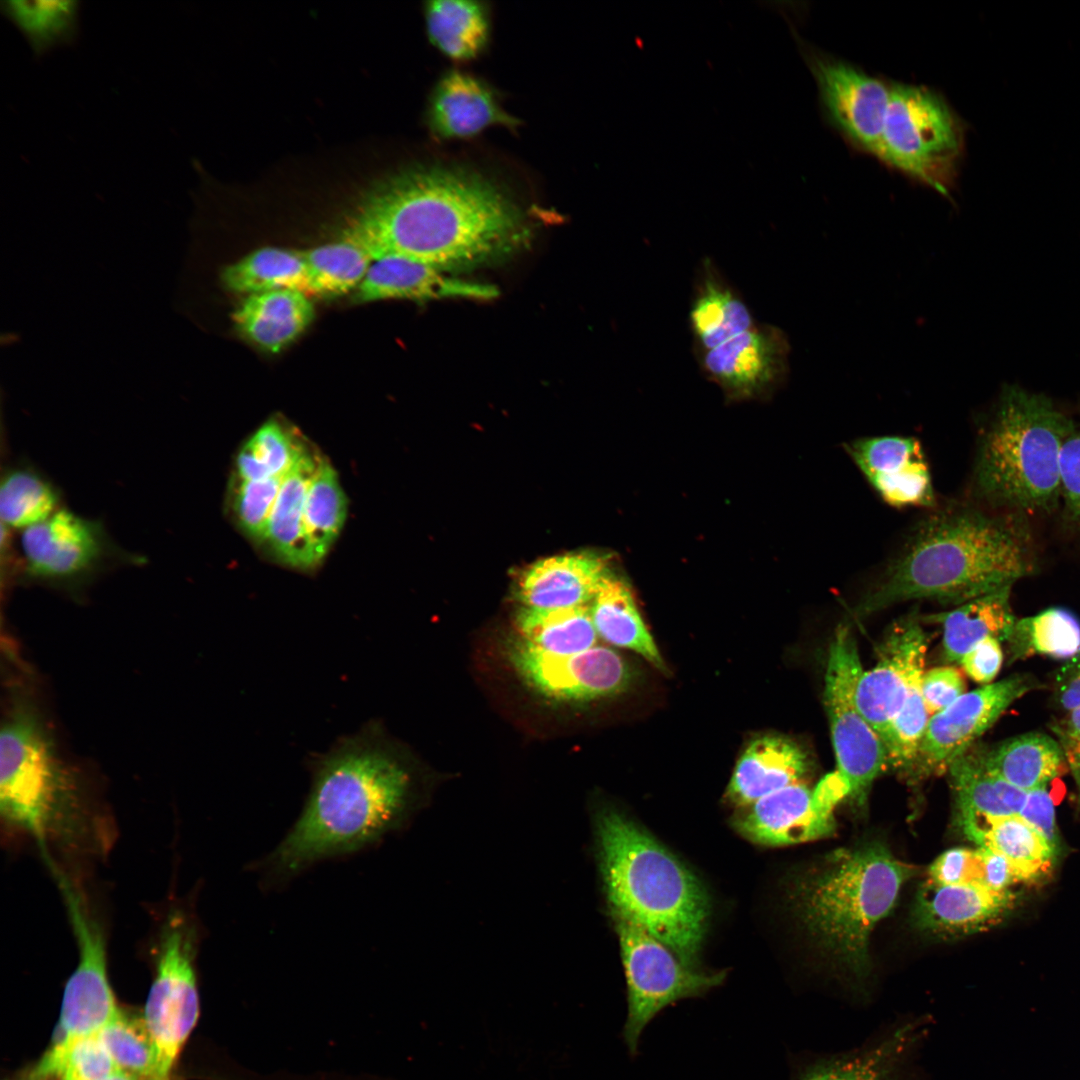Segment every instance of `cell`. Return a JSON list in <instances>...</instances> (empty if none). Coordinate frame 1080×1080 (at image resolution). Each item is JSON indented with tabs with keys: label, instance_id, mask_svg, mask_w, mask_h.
I'll use <instances>...</instances> for the list:
<instances>
[{
	"label": "cell",
	"instance_id": "cell-1",
	"mask_svg": "<svg viewBox=\"0 0 1080 1080\" xmlns=\"http://www.w3.org/2000/svg\"><path fill=\"white\" fill-rule=\"evenodd\" d=\"M528 235L522 210L495 182L470 169L431 165L376 190L342 239L373 261L400 257L443 271L504 256Z\"/></svg>",
	"mask_w": 1080,
	"mask_h": 1080
},
{
	"label": "cell",
	"instance_id": "cell-2",
	"mask_svg": "<svg viewBox=\"0 0 1080 1080\" xmlns=\"http://www.w3.org/2000/svg\"><path fill=\"white\" fill-rule=\"evenodd\" d=\"M311 786L296 822L252 864L265 888L312 865L376 845L403 818L413 778L372 720L310 760Z\"/></svg>",
	"mask_w": 1080,
	"mask_h": 1080
},
{
	"label": "cell",
	"instance_id": "cell-3",
	"mask_svg": "<svg viewBox=\"0 0 1080 1080\" xmlns=\"http://www.w3.org/2000/svg\"><path fill=\"white\" fill-rule=\"evenodd\" d=\"M1034 568L1030 536L1022 522L949 504L913 527L854 612L864 617L916 599L957 606L1012 586Z\"/></svg>",
	"mask_w": 1080,
	"mask_h": 1080
},
{
	"label": "cell",
	"instance_id": "cell-4",
	"mask_svg": "<svg viewBox=\"0 0 1080 1080\" xmlns=\"http://www.w3.org/2000/svg\"><path fill=\"white\" fill-rule=\"evenodd\" d=\"M601 869L611 912L642 926L696 968L709 917L700 881L669 850L613 810L597 823Z\"/></svg>",
	"mask_w": 1080,
	"mask_h": 1080
},
{
	"label": "cell",
	"instance_id": "cell-5",
	"mask_svg": "<svg viewBox=\"0 0 1080 1080\" xmlns=\"http://www.w3.org/2000/svg\"><path fill=\"white\" fill-rule=\"evenodd\" d=\"M1073 424L1045 395L1006 386L977 452V494L993 506L1053 508L1061 497L1060 452Z\"/></svg>",
	"mask_w": 1080,
	"mask_h": 1080
},
{
	"label": "cell",
	"instance_id": "cell-6",
	"mask_svg": "<svg viewBox=\"0 0 1080 1080\" xmlns=\"http://www.w3.org/2000/svg\"><path fill=\"white\" fill-rule=\"evenodd\" d=\"M912 874L878 842L839 850L797 888L801 917L831 957L856 978L865 977L872 929Z\"/></svg>",
	"mask_w": 1080,
	"mask_h": 1080
},
{
	"label": "cell",
	"instance_id": "cell-7",
	"mask_svg": "<svg viewBox=\"0 0 1080 1080\" xmlns=\"http://www.w3.org/2000/svg\"><path fill=\"white\" fill-rule=\"evenodd\" d=\"M964 128L942 96L927 87L891 84L876 155L950 197L964 151Z\"/></svg>",
	"mask_w": 1080,
	"mask_h": 1080
},
{
	"label": "cell",
	"instance_id": "cell-8",
	"mask_svg": "<svg viewBox=\"0 0 1080 1080\" xmlns=\"http://www.w3.org/2000/svg\"><path fill=\"white\" fill-rule=\"evenodd\" d=\"M0 807L9 824L43 843L54 833L70 784L37 721L11 716L0 735Z\"/></svg>",
	"mask_w": 1080,
	"mask_h": 1080
},
{
	"label": "cell",
	"instance_id": "cell-9",
	"mask_svg": "<svg viewBox=\"0 0 1080 1080\" xmlns=\"http://www.w3.org/2000/svg\"><path fill=\"white\" fill-rule=\"evenodd\" d=\"M195 944L192 922L181 911L169 913L160 930L155 976L143 1014L157 1054L152 1080H170L176 1060L199 1017Z\"/></svg>",
	"mask_w": 1080,
	"mask_h": 1080
},
{
	"label": "cell",
	"instance_id": "cell-10",
	"mask_svg": "<svg viewBox=\"0 0 1080 1080\" xmlns=\"http://www.w3.org/2000/svg\"><path fill=\"white\" fill-rule=\"evenodd\" d=\"M628 987L624 1039L635 1053L646 1025L669 1004L720 985L724 972L685 965L664 943L626 916L612 912Z\"/></svg>",
	"mask_w": 1080,
	"mask_h": 1080
},
{
	"label": "cell",
	"instance_id": "cell-11",
	"mask_svg": "<svg viewBox=\"0 0 1080 1080\" xmlns=\"http://www.w3.org/2000/svg\"><path fill=\"white\" fill-rule=\"evenodd\" d=\"M863 669L855 638L847 625L837 627L829 647L824 685L837 771L850 788V796L864 799L874 779L889 768L885 746L862 716L855 690Z\"/></svg>",
	"mask_w": 1080,
	"mask_h": 1080
},
{
	"label": "cell",
	"instance_id": "cell-12",
	"mask_svg": "<svg viewBox=\"0 0 1080 1080\" xmlns=\"http://www.w3.org/2000/svg\"><path fill=\"white\" fill-rule=\"evenodd\" d=\"M64 888L79 948L78 964L66 983L56 1040L40 1060L50 1061L72 1043L99 1032L121 1011L111 988L102 928L85 901L68 884Z\"/></svg>",
	"mask_w": 1080,
	"mask_h": 1080
},
{
	"label": "cell",
	"instance_id": "cell-13",
	"mask_svg": "<svg viewBox=\"0 0 1080 1080\" xmlns=\"http://www.w3.org/2000/svg\"><path fill=\"white\" fill-rule=\"evenodd\" d=\"M1035 686L1030 676L1012 675L966 692L932 715L908 775L920 779L948 771L1014 701Z\"/></svg>",
	"mask_w": 1080,
	"mask_h": 1080
},
{
	"label": "cell",
	"instance_id": "cell-14",
	"mask_svg": "<svg viewBox=\"0 0 1080 1080\" xmlns=\"http://www.w3.org/2000/svg\"><path fill=\"white\" fill-rule=\"evenodd\" d=\"M847 796L849 785L835 771L814 789L800 782L757 800L734 824L743 836L758 844L781 846L814 840L834 831L833 810Z\"/></svg>",
	"mask_w": 1080,
	"mask_h": 1080
},
{
	"label": "cell",
	"instance_id": "cell-15",
	"mask_svg": "<svg viewBox=\"0 0 1080 1080\" xmlns=\"http://www.w3.org/2000/svg\"><path fill=\"white\" fill-rule=\"evenodd\" d=\"M510 657L530 686L558 701L587 702L614 696L628 689L634 680L629 663L607 646L554 656L518 640L511 647Z\"/></svg>",
	"mask_w": 1080,
	"mask_h": 1080
},
{
	"label": "cell",
	"instance_id": "cell-16",
	"mask_svg": "<svg viewBox=\"0 0 1080 1080\" xmlns=\"http://www.w3.org/2000/svg\"><path fill=\"white\" fill-rule=\"evenodd\" d=\"M790 351L789 339L781 328L758 322L695 357L703 376L729 399L744 400L768 396L785 382Z\"/></svg>",
	"mask_w": 1080,
	"mask_h": 1080
},
{
	"label": "cell",
	"instance_id": "cell-17",
	"mask_svg": "<svg viewBox=\"0 0 1080 1080\" xmlns=\"http://www.w3.org/2000/svg\"><path fill=\"white\" fill-rule=\"evenodd\" d=\"M807 56L833 124L858 148L876 155L891 85L842 60L816 53Z\"/></svg>",
	"mask_w": 1080,
	"mask_h": 1080
},
{
	"label": "cell",
	"instance_id": "cell-18",
	"mask_svg": "<svg viewBox=\"0 0 1080 1080\" xmlns=\"http://www.w3.org/2000/svg\"><path fill=\"white\" fill-rule=\"evenodd\" d=\"M20 545L25 571L33 578L54 582L90 575L110 552L99 522L64 508L22 530Z\"/></svg>",
	"mask_w": 1080,
	"mask_h": 1080
},
{
	"label": "cell",
	"instance_id": "cell-19",
	"mask_svg": "<svg viewBox=\"0 0 1080 1080\" xmlns=\"http://www.w3.org/2000/svg\"><path fill=\"white\" fill-rule=\"evenodd\" d=\"M926 650V634L911 613L893 625L879 649L876 665L863 670L858 678L856 705L882 742L903 706L915 675L923 671Z\"/></svg>",
	"mask_w": 1080,
	"mask_h": 1080
},
{
	"label": "cell",
	"instance_id": "cell-20",
	"mask_svg": "<svg viewBox=\"0 0 1080 1080\" xmlns=\"http://www.w3.org/2000/svg\"><path fill=\"white\" fill-rule=\"evenodd\" d=\"M871 487L896 507H936L929 465L921 443L911 436H875L844 445Z\"/></svg>",
	"mask_w": 1080,
	"mask_h": 1080
},
{
	"label": "cell",
	"instance_id": "cell-21",
	"mask_svg": "<svg viewBox=\"0 0 1080 1080\" xmlns=\"http://www.w3.org/2000/svg\"><path fill=\"white\" fill-rule=\"evenodd\" d=\"M609 572L607 559L594 552L553 556L523 571L517 596L522 608L531 610L590 605Z\"/></svg>",
	"mask_w": 1080,
	"mask_h": 1080
},
{
	"label": "cell",
	"instance_id": "cell-22",
	"mask_svg": "<svg viewBox=\"0 0 1080 1080\" xmlns=\"http://www.w3.org/2000/svg\"><path fill=\"white\" fill-rule=\"evenodd\" d=\"M1011 904L1009 892H996L981 883L938 885L927 881L915 908L918 925L939 936H959L983 929Z\"/></svg>",
	"mask_w": 1080,
	"mask_h": 1080
},
{
	"label": "cell",
	"instance_id": "cell-23",
	"mask_svg": "<svg viewBox=\"0 0 1080 1080\" xmlns=\"http://www.w3.org/2000/svg\"><path fill=\"white\" fill-rule=\"evenodd\" d=\"M688 323L693 351L697 355L751 329L758 322L744 298L713 260L704 257L697 268Z\"/></svg>",
	"mask_w": 1080,
	"mask_h": 1080
},
{
	"label": "cell",
	"instance_id": "cell-24",
	"mask_svg": "<svg viewBox=\"0 0 1080 1080\" xmlns=\"http://www.w3.org/2000/svg\"><path fill=\"white\" fill-rule=\"evenodd\" d=\"M429 122L440 139L469 138L490 126L517 124L483 81L457 70L446 73L437 84L430 103Z\"/></svg>",
	"mask_w": 1080,
	"mask_h": 1080
},
{
	"label": "cell",
	"instance_id": "cell-25",
	"mask_svg": "<svg viewBox=\"0 0 1080 1080\" xmlns=\"http://www.w3.org/2000/svg\"><path fill=\"white\" fill-rule=\"evenodd\" d=\"M495 295V289L488 285L449 278L438 269L405 258L383 257L372 262L354 298L365 303L386 299H482Z\"/></svg>",
	"mask_w": 1080,
	"mask_h": 1080
},
{
	"label": "cell",
	"instance_id": "cell-26",
	"mask_svg": "<svg viewBox=\"0 0 1080 1080\" xmlns=\"http://www.w3.org/2000/svg\"><path fill=\"white\" fill-rule=\"evenodd\" d=\"M809 770L806 753L792 740L763 736L740 756L727 789L728 799L748 807L787 786L802 782Z\"/></svg>",
	"mask_w": 1080,
	"mask_h": 1080
},
{
	"label": "cell",
	"instance_id": "cell-27",
	"mask_svg": "<svg viewBox=\"0 0 1080 1080\" xmlns=\"http://www.w3.org/2000/svg\"><path fill=\"white\" fill-rule=\"evenodd\" d=\"M313 317L308 295L290 289L248 295L232 315L241 335L270 353L292 343Z\"/></svg>",
	"mask_w": 1080,
	"mask_h": 1080
},
{
	"label": "cell",
	"instance_id": "cell-28",
	"mask_svg": "<svg viewBox=\"0 0 1080 1080\" xmlns=\"http://www.w3.org/2000/svg\"><path fill=\"white\" fill-rule=\"evenodd\" d=\"M1010 593L1007 586L929 617L943 628V654L948 662L959 663L986 638L1008 641L1016 623Z\"/></svg>",
	"mask_w": 1080,
	"mask_h": 1080
},
{
	"label": "cell",
	"instance_id": "cell-29",
	"mask_svg": "<svg viewBox=\"0 0 1080 1080\" xmlns=\"http://www.w3.org/2000/svg\"><path fill=\"white\" fill-rule=\"evenodd\" d=\"M976 752L989 772L1024 792L1045 787L1064 772L1067 762L1061 744L1038 732L1012 737Z\"/></svg>",
	"mask_w": 1080,
	"mask_h": 1080
},
{
	"label": "cell",
	"instance_id": "cell-30",
	"mask_svg": "<svg viewBox=\"0 0 1080 1080\" xmlns=\"http://www.w3.org/2000/svg\"><path fill=\"white\" fill-rule=\"evenodd\" d=\"M962 826L992 818L1018 815L1024 792L989 772L976 749L960 755L948 769Z\"/></svg>",
	"mask_w": 1080,
	"mask_h": 1080
},
{
	"label": "cell",
	"instance_id": "cell-31",
	"mask_svg": "<svg viewBox=\"0 0 1080 1080\" xmlns=\"http://www.w3.org/2000/svg\"><path fill=\"white\" fill-rule=\"evenodd\" d=\"M589 607L600 638L613 646L632 650L655 667L664 669L661 654L642 620L630 587L623 578L610 571Z\"/></svg>",
	"mask_w": 1080,
	"mask_h": 1080
},
{
	"label": "cell",
	"instance_id": "cell-32",
	"mask_svg": "<svg viewBox=\"0 0 1080 1080\" xmlns=\"http://www.w3.org/2000/svg\"><path fill=\"white\" fill-rule=\"evenodd\" d=\"M919 1031L909 1023L869 1048L816 1060L798 1080H904V1065Z\"/></svg>",
	"mask_w": 1080,
	"mask_h": 1080
},
{
	"label": "cell",
	"instance_id": "cell-33",
	"mask_svg": "<svg viewBox=\"0 0 1080 1080\" xmlns=\"http://www.w3.org/2000/svg\"><path fill=\"white\" fill-rule=\"evenodd\" d=\"M322 457L311 447L296 461L282 482L268 526L266 544L273 555L303 569V514L310 481Z\"/></svg>",
	"mask_w": 1080,
	"mask_h": 1080
},
{
	"label": "cell",
	"instance_id": "cell-34",
	"mask_svg": "<svg viewBox=\"0 0 1080 1080\" xmlns=\"http://www.w3.org/2000/svg\"><path fill=\"white\" fill-rule=\"evenodd\" d=\"M347 501L337 473L321 459L307 490L303 514V569L317 566L338 537Z\"/></svg>",
	"mask_w": 1080,
	"mask_h": 1080
},
{
	"label": "cell",
	"instance_id": "cell-35",
	"mask_svg": "<svg viewBox=\"0 0 1080 1080\" xmlns=\"http://www.w3.org/2000/svg\"><path fill=\"white\" fill-rule=\"evenodd\" d=\"M980 847L1005 856L1020 881L1040 877L1050 868L1056 850L1019 815L992 818L962 826Z\"/></svg>",
	"mask_w": 1080,
	"mask_h": 1080
},
{
	"label": "cell",
	"instance_id": "cell-36",
	"mask_svg": "<svg viewBox=\"0 0 1080 1080\" xmlns=\"http://www.w3.org/2000/svg\"><path fill=\"white\" fill-rule=\"evenodd\" d=\"M0 9L23 34L35 57L78 39L81 2L77 0H9L1 1Z\"/></svg>",
	"mask_w": 1080,
	"mask_h": 1080
},
{
	"label": "cell",
	"instance_id": "cell-37",
	"mask_svg": "<svg viewBox=\"0 0 1080 1080\" xmlns=\"http://www.w3.org/2000/svg\"><path fill=\"white\" fill-rule=\"evenodd\" d=\"M431 43L445 56L469 60L485 48L489 36L487 9L476 1L435 0L425 6Z\"/></svg>",
	"mask_w": 1080,
	"mask_h": 1080
},
{
	"label": "cell",
	"instance_id": "cell-38",
	"mask_svg": "<svg viewBox=\"0 0 1080 1080\" xmlns=\"http://www.w3.org/2000/svg\"><path fill=\"white\" fill-rule=\"evenodd\" d=\"M517 627L519 640L554 656L578 654L597 645L589 605L556 610L522 608Z\"/></svg>",
	"mask_w": 1080,
	"mask_h": 1080
},
{
	"label": "cell",
	"instance_id": "cell-39",
	"mask_svg": "<svg viewBox=\"0 0 1080 1080\" xmlns=\"http://www.w3.org/2000/svg\"><path fill=\"white\" fill-rule=\"evenodd\" d=\"M225 286L252 295L290 289L309 295L307 268L301 251L265 247L226 267Z\"/></svg>",
	"mask_w": 1080,
	"mask_h": 1080
},
{
	"label": "cell",
	"instance_id": "cell-40",
	"mask_svg": "<svg viewBox=\"0 0 1080 1080\" xmlns=\"http://www.w3.org/2000/svg\"><path fill=\"white\" fill-rule=\"evenodd\" d=\"M307 448L295 430L271 419L242 446L235 460L233 479L261 481L284 477Z\"/></svg>",
	"mask_w": 1080,
	"mask_h": 1080
},
{
	"label": "cell",
	"instance_id": "cell-41",
	"mask_svg": "<svg viewBox=\"0 0 1080 1080\" xmlns=\"http://www.w3.org/2000/svg\"><path fill=\"white\" fill-rule=\"evenodd\" d=\"M1012 656L1070 659L1080 652V622L1069 611L1049 608L1016 620L1008 639Z\"/></svg>",
	"mask_w": 1080,
	"mask_h": 1080
},
{
	"label": "cell",
	"instance_id": "cell-42",
	"mask_svg": "<svg viewBox=\"0 0 1080 1080\" xmlns=\"http://www.w3.org/2000/svg\"><path fill=\"white\" fill-rule=\"evenodd\" d=\"M301 252L309 295L336 296L356 289L373 262L365 250L342 238Z\"/></svg>",
	"mask_w": 1080,
	"mask_h": 1080
},
{
	"label": "cell",
	"instance_id": "cell-43",
	"mask_svg": "<svg viewBox=\"0 0 1080 1080\" xmlns=\"http://www.w3.org/2000/svg\"><path fill=\"white\" fill-rule=\"evenodd\" d=\"M59 509L55 487L39 473L25 467L9 470L0 485V516L8 529H26Z\"/></svg>",
	"mask_w": 1080,
	"mask_h": 1080
},
{
	"label": "cell",
	"instance_id": "cell-44",
	"mask_svg": "<svg viewBox=\"0 0 1080 1080\" xmlns=\"http://www.w3.org/2000/svg\"><path fill=\"white\" fill-rule=\"evenodd\" d=\"M98 1036L119 1071L138 1080H152L157 1054L143 1018L120 1011Z\"/></svg>",
	"mask_w": 1080,
	"mask_h": 1080
},
{
	"label": "cell",
	"instance_id": "cell-45",
	"mask_svg": "<svg viewBox=\"0 0 1080 1080\" xmlns=\"http://www.w3.org/2000/svg\"><path fill=\"white\" fill-rule=\"evenodd\" d=\"M917 673L906 699L883 741L890 768L909 774L927 729L929 714L921 693V678Z\"/></svg>",
	"mask_w": 1080,
	"mask_h": 1080
},
{
	"label": "cell",
	"instance_id": "cell-46",
	"mask_svg": "<svg viewBox=\"0 0 1080 1080\" xmlns=\"http://www.w3.org/2000/svg\"><path fill=\"white\" fill-rule=\"evenodd\" d=\"M119 1071L98 1035L72 1043L50 1061H39L30 1080H102Z\"/></svg>",
	"mask_w": 1080,
	"mask_h": 1080
},
{
	"label": "cell",
	"instance_id": "cell-47",
	"mask_svg": "<svg viewBox=\"0 0 1080 1080\" xmlns=\"http://www.w3.org/2000/svg\"><path fill=\"white\" fill-rule=\"evenodd\" d=\"M284 477L232 481L230 505L234 519L243 533L258 544L266 542L269 520Z\"/></svg>",
	"mask_w": 1080,
	"mask_h": 1080
},
{
	"label": "cell",
	"instance_id": "cell-48",
	"mask_svg": "<svg viewBox=\"0 0 1080 1080\" xmlns=\"http://www.w3.org/2000/svg\"><path fill=\"white\" fill-rule=\"evenodd\" d=\"M1061 496L1070 518L1080 526V422L1074 423L1060 452Z\"/></svg>",
	"mask_w": 1080,
	"mask_h": 1080
},
{
	"label": "cell",
	"instance_id": "cell-49",
	"mask_svg": "<svg viewBox=\"0 0 1080 1080\" xmlns=\"http://www.w3.org/2000/svg\"><path fill=\"white\" fill-rule=\"evenodd\" d=\"M921 693L926 708L932 716L946 709L965 694L966 684L957 668L935 667L923 672Z\"/></svg>",
	"mask_w": 1080,
	"mask_h": 1080
},
{
	"label": "cell",
	"instance_id": "cell-50",
	"mask_svg": "<svg viewBox=\"0 0 1080 1080\" xmlns=\"http://www.w3.org/2000/svg\"><path fill=\"white\" fill-rule=\"evenodd\" d=\"M980 859L977 850L952 848L942 853L930 866L928 881L938 885L980 883Z\"/></svg>",
	"mask_w": 1080,
	"mask_h": 1080
},
{
	"label": "cell",
	"instance_id": "cell-51",
	"mask_svg": "<svg viewBox=\"0 0 1080 1080\" xmlns=\"http://www.w3.org/2000/svg\"><path fill=\"white\" fill-rule=\"evenodd\" d=\"M1002 662L1000 641L989 637L966 653L959 663L972 680L987 685L998 675Z\"/></svg>",
	"mask_w": 1080,
	"mask_h": 1080
},
{
	"label": "cell",
	"instance_id": "cell-52",
	"mask_svg": "<svg viewBox=\"0 0 1080 1080\" xmlns=\"http://www.w3.org/2000/svg\"><path fill=\"white\" fill-rule=\"evenodd\" d=\"M1018 815L1035 828L1054 850L1057 849L1054 802L1046 786L1027 792Z\"/></svg>",
	"mask_w": 1080,
	"mask_h": 1080
},
{
	"label": "cell",
	"instance_id": "cell-53",
	"mask_svg": "<svg viewBox=\"0 0 1080 1080\" xmlns=\"http://www.w3.org/2000/svg\"><path fill=\"white\" fill-rule=\"evenodd\" d=\"M980 883L996 892H1008V888L1020 881L1011 862L1002 854L979 847Z\"/></svg>",
	"mask_w": 1080,
	"mask_h": 1080
},
{
	"label": "cell",
	"instance_id": "cell-54",
	"mask_svg": "<svg viewBox=\"0 0 1080 1080\" xmlns=\"http://www.w3.org/2000/svg\"><path fill=\"white\" fill-rule=\"evenodd\" d=\"M1055 688L1062 708L1069 711L1080 706V652L1060 668Z\"/></svg>",
	"mask_w": 1080,
	"mask_h": 1080
},
{
	"label": "cell",
	"instance_id": "cell-55",
	"mask_svg": "<svg viewBox=\"0 0 1080 1080\" xmlns=\"http://www.w3.org/2000/svg\"><path fill=\"white\" fill-rule=\"evenodd\" d=\"M1060 738H1080V706L1069 710L1067 715L1052 728Z\"/></svg>",
	"mask_w": 1080,
	"mask_h": 1080
},
{
	"label": "cell",
	"instance_id": "cell-56",
	"mask_svg": "<svg viewBox=\"0 0 1080 1080\" xmlns=\"http://www.w3.org/2000/svg\"><path fill=\"white\" fill-rule=\"evenodd\" d=\"M1060 741L1067 761L1080 775V738H1061Z\"/></svg>",
	"mask_w": 1080,
	"mask_h": 1080
},
{
	"label": "cell",
	"instance_id": "cell-57",
	"mask_svg": "<svg viewBox=\"0 0 1080 1080\" xmlns=\"http://www.w3.org/2000/svg\"><path fill=\"white\" fill-rule=\"evenodd\" d=\"M102 1080H138V1079H136V1078H134V1077H132V1076H130L128 1074H125V1073H123L121 1071H116L113 1074L107 1076L106 1078H104Z\"/></svg>",
	"mask_w": 1080,
	"mask_h": 1080
}]
</instances>
